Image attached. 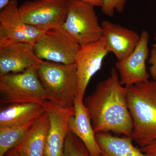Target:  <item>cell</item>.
Here are the masks:
<instances>
[{
	"mask_svg": "<svg viewBox=\"0 0 156 156\" xmlns=\"http://www.w3.org/2000/svg\"><path fill=\"white\" fill-rule=\"evenodd\" d=\"M50 126V119L46 111L34 123L17 147L26 156H43Z\"/></svg>",
	"mask_w": 156,
	"mask_h": 156,
	"instance_id": "16",
	"label": "cell"
},
{
	"mask_svg": "<svg viewBox=\"0 0 156 156\" xmlns=\"http://www.w3.org/2000/svg\"><path fill=\"white\" fill-rule=\"evenodd\" d=\"M37 69L32 68L23 72L0 76L1 104H42L48 100L38 76Z\"/></svg>",
	"mask_w": 156,
	"mask_h": 156,
	"instance_id": "4",
	"label": "cell"
},
{
	"mask_svg": "<svg viewBox=\"0 0 156 156\" xmlns=\"http://www.w3.org/2000/svg\"><path fill=\"white\" fill-rule=\"evenodd\" d=\"M149 38L148 32L142 31L139 43L134 51L126 58L116 62L115 68L123 86L128 87L149 80L150 75L146 67L150 54Z\"/></svg>",
	"mask_w": 156,
	"mask_h": 156,
	"instance_id": "8",
	"label": "cell"
},
{
	"mask_svg": "<svg viewBox=\"0 0 156 156\" xmlns=\"http://www.w3.org/2000/svg\"><path fill=\"white\" fill-rule=\"evenodd\" d=\"M25 23L46 32L62 27L67 16V0H32L19 7Z\"/></svg>",
	"mask_w": 156,
	"mask_h": 156,
	"instance_id": "6",
	"label": "cell"
},
{
	"mask_svg": "<svg viewBox=\"0 0 156 156\" xmlns=\"http://www.w3.org/2000/svg\"><path fill=\"white\" fill-rule=\"evenodd\" d=\"M45 32L22 20L17 0H10L0 12V39L23 42L34 46Z\"/></svg>",
	"mask_w": 156,
	"mask_h": 156,
	"instance_id": "11",
	"label": "cell"
},
{
	"mask_svg": "<svg viewBox=\"0 0 156 156\" xmlns=\"http://www.w3.org/2000/svg\"><path fill=\"white\" fill-rule=\"evenodd\" d=\"M155 41H156V35L155 36Z\"/></svg>",
	"mask_w": 156,
	"mask_h": 156,
	"instance_id": "27",
	"label": "cell"
},
{
	"mask_svg": "<svg viewBox=\"0 0 156 156\" xmlns=\"http://www.w3.org/2000/svg\"><path fill=\"white\" fill-rule=\"evenodd\" d=\"M69 128L83 142L92 156H101L90 115L83 99L76 98L74 113L70 117Z\"/></svg>",
	"mask_w": 156,
	"mask_h": 156,
	"instance_id": "14",
	"label": "cell"
},
{
	"mask_svg": "<svg viewBox=\"0 0 156 156\" xmlns=\"http://www.w3.org/2000/svg\"><path fill=\"white\" fill-rule=\"evenodd\" d=\"M127 0H103L101 7L102 13L109 17H112L115 11L122 13L125 9Z\"/></svg>",
	"mask_w": 156,
	"mask_h": 156,
	"instance_id": "20",
	"label": "cell"
},
{
	"mask_svg": "<svg viewBox=\"0 0 156 156\" xmlns=\"http://www.w3.org/2000/svg\"><path fill=\"white\" fill-rule=\"evenodd\" d=\"M149 64H150L149 71L150 75L153 80H156V48L153 47L150 52L149 58L148 59Z\"/></svg>",
	"mask_w": 156,
	"mask_h": 156,
	"instance_id": "21",
	"label": "cell"
},
{
	"mask_svg": "<svg viewBox=\"0 0 156 156\" xmlns=\"http://www.w3.org/2000/svg\"><path fill=\"white\" fill-rule=\"evenodd\" d=\"M82 2L88 3L94 7H101L103 3V0H80Z\"/></svg>",
	"mask_w": 156,
	"mask_h": 156,
	"instance_id": "24",
	"label": "cell"
},
{
	"mask_svg": "<svg viewBox=\"0 0 156 156\" xmlns=\"http://www.w3.org/2000/svg\"><path fill=\"white\" fill-rule=\"evenodd\" d=\"M33 47L27 43L0 39V76L38 68L44 60L36 55Z\"/></svg>",
	"mask_w": 156,
	"mask_h": 156,
	"instance_id": "10",
	"label": "cell"
},
{
	"mask_svg": "<svg viewBox=\"0 0 156 156\" xmlns=\"http://www.w3.org/2000/svg\"><path fill=\"white\" fill-rule=\"evenodd\" d=\"M95 137L100 156H145L140 148L134 146L130 136L98 133L95 134Z\"/></svg>",
	"mask_w": 156,
	"mask_h": 156,
	"instance_id": "17",
	"label": "cell"
},
{
	"mask_svg": "<svg viewBox=\"0 0 156 156\" xmlns=\"http://www.w3.org/2000/svg\"><path fill=\"white\" fill-rule=\"evenodd\" d=\"M67 16L62 28L80 46L100 40L103 29L95 7L80 0H67Z\"/></svg>",
	"mask_w": 156,
	"mask_h": 156,
	"instance_id": "5",
	"label": "cell"
},
{
	"mask_svg": "<svg viewBox=\"0 0 156 156\" xmlns=\"http://www.w3.org/2000/svg\"><path fill=\"white\" fill-rule=\"evenodd\" d=\"M153 47H156V44H154L153 45Z\"/></svg>",
	"mask_w": 156,
	"mask_h": 156,
	"instance_id": "26",
	"label": "cell"
},
{
	"mask_svg": "<svg viewBox=\"0 0 156 156\" xmlns=\"http://www.w3.org/2000/svg\"><path fill=\"white\" fill-rule=\"evenodd\" d=\"M3 156H26L18 147H15L9 150Z\"/></svg>",
	"mask_w": 156,
	"mask_h": 156,
	"instance_id": "23",
	"label": "cell"
},
{
	"mask_svg": "<svg viewBox=\"0 0 156 156\" xmlns=\"http://www.w3.org/2000/svg\"><path fill=\"white\" fill-rule=\"evenodd\" d=\"M126 87L133 124L131 137L140 147H144L156 140V80Z\"/></svg>",
	"mask_w": 156,
	"mask_h": 156,
	"instance_id": "2",
	"label": "cell"
},
{
	"mask_svg": "<svg viewBox=\"0 0 156 156\" xmlns=\"http://www.w3.org/2000/svg\"><path fill=\"white\" fill-rule=\"evenodd\" d=\"M101 24L109 52L114 54L118 61L126 58L134 51L139 43L140 35L108 20H103Z\"/></svg>",
	"mask_w": 156,
	"mask_h": 156,
	"instance_id": "13",
	"label": "cell"
},
{
	"mask_svg": "<svg viewBox=\"0 0 156 156\" xmlns=\"http://www.w3.org/2000/svg\"><path fill=\"white\" fill-rule=\"evenodd\" d=\"M37 72L48 100L64 109H74L78 91L75 63L66 65L44 60Z\"/></svg>",
	"mask_w": 156,
	"mask_h": 156,
	"instance_id": "3",
	"label": "cell"
},
{
	"mask_svg": "<svg viewBox=\"0 0 156 156\" xmlns=\"http://www.w3.org/2000/svg\"><path fill=\"white\" fill-rule=\"evenodd\" d=\"M83 101L95 134L112 132L118 136L131 137L133 124L127 87L121 84L115 68L112 69L108 76L98 83Z\"/></svg>",
	"mask_w": 156,
	"mask_h": 156,
	"instance_id": "1",
	"label": "cell"
},
{
	"mask_svg": "<svg viewBox=\"0 0 156 156\" xmlns=\"http://www.w3.org/2000/svg\"><path fill=\"white\" fill-rule=\"evenodd\" d=\"M62 156H92L83 142L70 131L66 139Z\"/></svg>",
	"mask_w": 156,
	"mask_h": 156,
	"instance_id": "19",
	"label": "cell"
},
{
	"mask_svg": "<svg viewBox=\"0 0 156 156\" xmlns=\"http://www.w3.org/2000/svg\"><path fill=\"white\" fill-rule=\"evenodd\" d=\"M42 104L50 121L43 156H62L66 139L69 131V121L74 109H64L49 100L45 101Z\"/></svg>",
	"mask_w": 156,
	"mask_h": 156,
	"instance_id": "12",
	"label": "cell"
},
{
	"mask_svg": "<svg viewBox=\"0 0 156 156\" xmlns=\"http://www.w3.org/2000/svg\"><path fill=\"white\" fill-rule=\"evenodd\" d=\"M140 149L145 156H156V140Z\"/></svg>",
	"mask_w": 156,
	"mask_h": 156,
	"instance_id": "22",
	"label": "cell"
},
{
	"mask_svg": "<svg viewBox=\"0 0 156 156\" xmlns=\"http://www.w3.org/2000/svg\"><path fill=\"white\" fill-rule=\"evenodd\" d=\"M108 53L106 42L103 37L95 43L81 46L75 62L78 79L76 98L84 100L90 80L100 70L104 59Z\"/></svg>",
	"mask_w": 156,
	"mask_h": 156,
	"instance_id": "9",
	"label": "cell"
},
{
	"mask_svg": "<svg viewBox=\"0 0 156 156\" xmlns=\"http://www.w3.org/2000/svg\"><path fill=\"white\" fill-rule=\"evenodd\" d=\"M10 0H0V9L2 10L5 8Z\"/></svg>",
	"mask_w": 156,
	"mask_h": 156,
	"instance_id": "25",
	"label": "cell"
},
{
	"mask_svg": "<svg viewBox=\"0 0 156 156\" xmlns=\"http://www.w3.org/2000/svg\"><path fill=\"white\" fill-rule=\"evenodd\" d=\"M81 46L64 28L59 27L45 32L34 45L39 58L62 64L75 63Z\"/></svg>",
	"mask_w": 156,
	"mask_h": 156,
	"instance_id": "7",
	"label": "cell"
},
{
	"mask_svg": "<svg viewBox=\"0 0 156 156\" xmlns=\"http://www.w3.org/2000/svg\"><path fill=\"white\" fill-rule=\"evenodd\" d=\"M46 111L42 104L6 105L0 111V128L23 126L34 122Z\"/></svg>",
	"mask_w": 156,
	"mask_h": 156,
	"instance_id": "15",
	"label": "cell"
},
{
	"mask_svg": "<svg viewBox=\"0 0 156 156\" xmlns=\"http://www.w3.org/2000/svg\"><path fill=\"white\" fill-rule=\"evenodd\" d=\"M34 122L23 126L0 128V156H4L11 149L18 146Z\"/></svg>",
	"mask_w": 156,
	"mask_h": 156,
	"instance_id": "18",
	"label": "cell"
}]
</instances>
